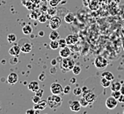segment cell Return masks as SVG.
<instances>
[{
  "instance_id": "obj_29",
  "label": "cell",
  "mask_w": 124,
  "mask_h": 114,
  "mask_svg": "<svg viewBox=\"0 0 124 114\" xmlns=\"http://www.w3.org/2000/svg\"><path fill=\"white\" fill-rule=\"evenodd\" d=\"M38 20L40 23H42V24L43 23H46L47 20H48V17H47V15L41 14L38 17Z\"/></svg>"
},
{
  "instance_id": "obj_37",
  "label": "cell",
  "mask_w": 124,
  "mask_h": 114,
  "mask_svg": "<svg viewBox=\"0 0 124 114\" xmlns=\"http://www.w3.org/2000/svg\"><path fill=\"white\" fill-rule=\"evenodd\" d=\"M118 70H124V59L122 60L120 66L118 67Z\"/></svg>"
},
{
  "instance_id": "obj_14",
  "label": "cell",
  "mask_w": 124,
  "mask_h": 114,
  "mask_svg": "<svg viewBox=\"0 0 124 114\" xmlns=\"http://www.w3.org/2000/svg\"><path fill=\"white\" fill-rule=\"evenodd\" d=\"M70 49L68 47H64V48H61L59 51V55L62 58H66V57H70Z\"/></svg>"
},
{
  "instance_id": "obj_45",
  "label": "cell",
  "mask_w": 124,
  "mask_h": 114,
  "mask_svg": "<svg viewBox=\"0 0 124 114\" xmlns=\"http://www.w3.org/2000/svg\"><path fill=\"white\" fill-rule=\"evenodd\" d=\"M120 91H121V93H122V95H124V83L122 85V88H121V90H120Z\"/></svg>"
},
{
  "instance_id": "obj_1",
  "label": "cell",
  "mask_w": 124,
  "mask_h": 114,
  "mask_svg": "<svg viewBox=\"0 0 124 114\" xmlns=\"http://www.w3.org/2000/svg\"><path fill=\"white\" fill-rule=\"evenodd\" d=\"M47 102H48V105L49 108L53 110H55L56 108L62 105V98L60 97V95H55V94H52L51 96H49L48 98H47Z\"/></svg>"
},
{
  "instance_id": "obj_25",
  "label": "cell",
  "mask_w": 124,
  "mask_h": 114,
  "mask_svg": "<svg viewBox=\"0 0 124 114\" xmlns=\"http://www.w3.org/2000/svg\"><path fill=\"white\" fill-rule=\"evenodd\" d=\"M17 40V36L14 33H10L7 36V41L9 43H14Z\"/></svg>"
},
{
  "instance_id": "obj_38",
  "label": "cell",
  "mask_w": 124,
  "mask_h": 114,
  "mask_svg": "<svg viewBox=\"0 0 124 114\" xmlns=\"http://www.w3.org/2000/svg\"><path fill=\"white\" fill-rule=\"evenodd\" d=\"M26 114H35L36 113V110H34L33 108V109H29L26 111Z\"/></svg>"
},
{
  "instance_id": "obj_19",
  "label": "cell",
  "mask_w": 124,
  "mask_h": 114,
  "mask_svg": "<svg viewBox=\"0 0 124 114\" xmlns=\"http://www.w3.org/2000/svg\"><path fill=\"white\" fill-rule=\"evenodd\" d=\"M32 32H33V28H32L31 26H29V25H26L22 27V33H24L25 35H29V34H31Z\"/></svg>"
},
{
  "instance_id": "obj_13",
  "label": "cell",
  "mask_w": 124,
  "mask_h": 114,
  "mask_svg": "<svg viewBox=\"0 0 124 114\" xmlns=\"http://www.w3.org/2000/svg\"><path fill=\"white\" fill-rule=\"evenodd\" d=\"M32 48H33V45H32L31 42H26V43H24V44H22L21 47H20L21 52L25 53V54H27V53L31 52Z\"/></svg>"
},
{
  "instance_id": "obj_16",
  "label": "cell",
  "mask_w": 124,
  "mask_h": 114,
  "mask_svg": "<svg viewBox=\"0 0 124 114\" xmlns=\"http://www.w3.org/2000/svg\"><path fill=\"white\" fill-rule=\"evenodd\" d=\"M110 88H111V91L120 90H121V88H122V83H120L119 81H114L113 83H111Z\"/></svg>"
},
{
  "instance_id": "obj_40",
  "label": "cell",
  "mask_w": 124,
  "mask_h": 114,
  "mask_svg": "<svg viewBox=\"0 0 124 114\" xmlns=\"http://www.w3.org/2000/svg\"><path fill=\"white\" fill-rule=\"evenodd\" d=\"M91 2V0H83V5L84 6H86V7H88L89 4Z\"/></svg>"
},
{
  "instance_id": "obj_11",
  "label": "cell",
  "mask_w": 124,
  "mask_h": 114,
  "mask_svg": "<svg viewBox=\"0 0 124 114\" xmlns=\"http://www.w3.org/2000/svg\"><path fill=\"white\" fill-rule=\"evenodd\" d=\"M47 105H48L47 100L41 99L39 103L34 104V105H33V109L36 110V111H42V110H44L46 107H47Z\"/></svg>"
},
{
  "instance_id": "obj_36",
  "label": "cell",
  "mask_w": 124,
  "mask_h": 114,
  "mask_svg": "<svg viewBox=\"0 0 124 114\" xmlns=\"http://www.w3.org/2000/svg\"><path fill=\"white\" fill-rule=\"evenodd\" d=\"M43 92H44L43 90H40V89H39L37 91H35V95L38 96V97H40V98H41V97L43 96Z\"/></svg>"
},
{
  "instance_id": "obj_18",
  "label": "cell",
  "mask_w": 124,
  "mask_h": 114,
  "mask_svg": "<svg viewBox=\"0 0 124 114\" xmlns=\"http://www.w3.org/2000/svg\"><path fill=\"white\" fill-rule=\"evenodd\" d=\"M102 77H105V78H107L108 80H109V81H114L115 80V76L112 74V72L110 71H105L102 73Z\"/></svg>"
},
{
  "instance_id": "obj_26",
  "label": "cell",
  "mask_w": 124,
  "mask_h": 114,
  "mask_svg": "<svg viewBox=\"0 0 124 114\" xmlns=\"http://www.w3.org/2000/svg\"><path fill=\"white\" fill-rule=\"evenodd\" d=\"M78 101H79V103H80V105H81L82 107H87L89 105H90L88 101H87V100H86L85 98H84V97H83V98H80V99H79Z\"/></svg>"
},
{
  "instance_id": "obj_22",
  "label": "cell",
  "mask_w": 124,
  "mask_h": 114,
  "mask_svg": "<svg viewBox=\"0 0 124 114\" xmlns=\"http://www.w3.org/2000/svg\"><path fill=\"white\" fill-rule=\"evenodd\" d=\"M111 83H112V82L108 80V79L105 78V77H102L101 80H100V84H101V86L104 87V88H108V87H110Z\"/></svg>"
},
{
  "instance_id": "obj_5",
  "label": "cell",
  "mask_w": 124,
  "mask_h": 114,
  "mask_svg": "<svg viewBox=\"0 0 124 114\" xmlns=\"http://www.w3.org/2000/svg\"><path fill=\"white\" fill-rule=\"evenodd\" d=\"M61 24H62V19H60L58 16H53L51 18L49 21V27L52 30H57L61 26Z\"/></svg>"
},
{
  "instance_id": "obj_43",
  "label": "cell",
  "mask_w": 124,
  "mask_h": 114,
  "mask_svg": "<svg viewBox=\"0 0 124 114\" xmlns=\"http://www.w3.org/2000/svg\"><path fill=\"white\" fill-rule=\"evenodd\" d=\"M31 2H33L34 5H39V4H41V0H30Z\"/></svg>"
},
{
  "instance_id": "obj_28",
  "label": "cell",
  "mask_w": 124,
  "mask_h": 114,
  "mask_svg": "<svg viewBox=\"0 0 124 114\" xmlns=\"http://www.w3.org/2000/svg\"><path fill=\"white\" fill-rule=\"evenodd\" d=\"M72 72H73L74 75H79V74L81 73V68L78 65H75L73 67V69H72Z\"/></svg>"
},
{
  "instance_id": "obj_6",
  "label": "cell",
  "mask_w": 124,
  "mask_h": 114,
  "mask_svg": "<svg viewBox=\"0 0 124 114\" xmlns=\"http://www.w3.org/2000/svg\"><path fill=\"white\" fill-rule=\"evenodd\" d=\"M50 91L52 94H55V95H62L63 93V88L60 83H53L50 85Z\"/></svg>"
},
{
  "instance_id": "obj_24",
  "label": "cell",
  "mask_w": 124,
  "mask_h": 114,
  "mask_svg": "<svg viewBox=\"0 0 124 114\" xmlns=\"http://www.w3.org/2000/svg\"><path fill=\"white\" fill-rule=\"evenodd\" d=\"M49 48L53 50H56L59 48V43L56 41H51L49 43Z\"/></svg>"
},
{
  "instance_id": "obj_34",
  "label": "cell",
  "mask_w": 124,
  "mask_h": 114,
  "mask_svg": "<svg viewBox=\"0 0 124 114\" xmlns=\"http://www.w3.org/2000/svg\"><path fill=\"white\" fill-rule=\"evenodd\" d=\"M70 85H66L63 88V94H66V95H68V94H70Z\"/></svg>"
},
{
  "instance_id": "obj_15",
  "label": "cell",
  "mask_w": 124,
  "mask_h": 114,
  "mask_svg": "<svg viewBox=\"0 0 124 114\" xmlns=\"http://www.w3.org/2000/svg\"><path fill=\"white\" fill-rule=\"evenodd\" d=\"M40 89V85H39V83L36 81H33L28 84V90L33 91V92H35Z\"/></svg>"
},
{
  "instance_id": "obj_31",
  "label": "cell",
  "mask_w": 124,
  "mask_h": 114,
  "mask_svg": "<svg viewBox=\"0 0 124 114\" xmlns=\"http://www.w3.org/2000/svg\"><path fill=\"white\" fill-rule=\"evenodd\" d=\"M122 95V93H121V91L120 90H115V91H112V97H114L115 98H116L117 100H118V98H120V96Z\"/></svg>"
},
{
  "instance_id": "obj_21",
  "label": "cell",
  "mask_w": 124,
  "mask_h": 114,
  "mask_svg": "<svg viewBox=\"0 0 124 114\" xmlns=\"http://www.w3.org/2000/svg\"><path fill=\"white\" fill-rule=\"evenodd\" d=\"M58 38H59V33L56 30H52L51 33H49L50 41H56Z\"/></svg>"
},
{
  "instance_id": "obj_42",
  "label": "cell",
  "mask_w": 124,
  "mask_h": 114,
  "mask_svg": "<svg viewBox=\"0 0 124 114\" xmlns=\"http://www.w3.org/2000/svg\"><path fill=\"white\" fill-rule=\"evenodd\" d=\"M118 102L120 103H124V95H121L120 96V98H118Z\"/></svg>"
},
{
  "instance_id": "obj_41",
  "label": "cell",
  "mask_w": 124,
  "mask_h": 114,
  "mask_svg": "<svg viewBox=\"0 0 124 114\" xmlns=\"http://www.w3.org/2000/svg\"><path fill=\"white\" fill-rule=\"evenodd\" d=\"M39 80H40V81H44V80H45V74L41 73V75L39 76Z\"/></svg>"
},
{
  "instance_id": "obj_39",
  "label": "cell",
  "mask_w": 124,
  "mask_h": 114,
  "mask_svg": "<svg viewBox=\"0 0 124 114\" xmlns=\"http://www.w3.org/2000/svg\"><path fill=\"white\" fill-rule=\"evenodd\" d=\"M29 16H30V18H31V19H38V17L36 16V13L34 12H32V13H30V15H29Z\"/></svg>"
},
{
  "instance_id": "obj_46",
  "label": "cell",
  "mask_w": 124,
  "mask_h": 114,
  "mask_svg": "<svg viewBox=\"0 0 124 114\" xmlns=\"http://www.w3.org/2000/svg\"><path fill=\"white\" fill-rule=\"evenodd\" d=\"M39 35H40V36H43V35H44V32H43V31L39 32Z\"/></svg>"
},
{
  "instance_id": "obj_10",
  "label": "cell",
  "mask_w": 124,
  "mask_h": 114,
  "mask_svg": "<svg viewBox=\"0 0 124 114\" xmlns=\"http://www.w3.org/2000/svg\"><path fill=\"white\" fill-rule=\"evenodd\" d=\"M18 81H19V76H18V75L15 72L10 73L9 76H7V83L12 84V85L15 84Z\"/></svg>"
},
{
  "instance_id": "obj_30",
  "label": "cell",
  "mask_w": 124,
  "mask_h": 114,
  "mask_svg": "<svg viewBox=\"0 0 124 114\" xmlns=\"http://www.w3.org/2000/svg\"><path fill=\"white\" fill-rule=\"evenodd\" d=\"M58 43H59V48H64L67 46V42L65 39H60L58 41Z\"/></svg>"
},
{
  "instance_id": "obj_27",
  "label": "cell",
  "mask_w": 124,
  "mask_h": 114,
  "mask_svg": "<svg viewBox=\"0 0 124 114\" xmlns=\"http://www.w3.org/2000/svg\"><path fill=\"white\" fill-rule=\"evenodd\" d=\"M73 94L75 96H80L81 94H83V89L80 88V87H76L73 90Z\"/></svg>"
},
{
  "instance_id": "obj_17",
  "label": "cell",
  "mask_w": 124,
  "mask_h": 114,
  "mask_svg": "<svg viewBox=\"0 0 124 114\" xmlns=\"http://www.w3.org/2000/svg\"><path fill=\"white\" fill-rule=\"evenodd\" d=\"M75 20V15L72 12H68L64 16V21L68 24H70Z\"/></svg>"
},
{
  "instance_id": "obj_47",
  "label": "cell",
  "mask_w": 124,
  "mask_h": 114,
  "mask_svg": "<svg viewBox=\"0 0 124 114\" xmlns=\"http://www.w3.org/2000/svg\"><path fill=\"white\" fill-rule=\"evenodd\" d=\"M75 82H76V80H75V78H72V79H71V83H74Z\"/></svg>"
},
{
  "instance_id": "obj_32",
  "label": "cell",
  "mask_w": 124,
  "mask_h": 114,
  "mask_svg": "<svg viewBox=\"0 0 124 114\" xmlns=\"http://www.w3.org/2000/svg\"><path fill=\"white\" fill-rule=\"evenodd\" d=\"M26 6V8L28 10H33V6H35V5L33 4V2H31V1H26V3L25 4Z\"/></svg>"
},
{
  "instance_id": "obj_12",
  "label": "cell",
  "mask_w": 124,
  "mask_h": 114,
  "mask_svg": "<svg viewBox=\"0 0 124 114\" xmlns=\"http://www.w3.org/2000/svg\"><path fill=\"white\" fill-rule=\"evenodd\" d=\"M67 42V45H75L77 43V41H78V36L74 35V34H70L65 38Z\"/></svg>"
},
{
  "instance_id": "obj_8",
  "label": "cell",
  "mask_w": 124,
  "mask_h": 114,
  "mask_svg": "<svg viewBox=\"0 0 124 114\" xmlns=\"http://www.w3.org/2000/svg\"><path fill=\"white\" fill-rule=\"evenodd\" d=\"M69 105H70V109L71 110L72 112H79L82 107L81 105H80V103H79V101H77V100L70 101Z\"/></svg>"
},
{
  "instance_id": "obj_4",
  "label": "cell",
  "mask_w": 124,
  "mask_h": 114,
  "mask_svg": "<svg viewBox=\"0 0 124 114\" xmlns=\"http://www.w3.org/2000/svg\"><path fill=\"white\" fill-rule=\"evenodd\" d=\"M83 97L88 101L89 104H92V103L94 102V101L96 100V98H97L96 95L93 92V91L89 90L88 89L85 88V87L83 88Z\"/></svg>"
},
{
  "instance_id": "obj_35",
  "label": "cell",
  "mask_w": 124,
  "mask_h": 114,
  "mask_svg": "<svg viewBox=\"0 0 124 114\" xmlns=\"http://www.w3.org/2000/svg\"><path fill=\"white\" fill-rule=\"evenodd\" d=\"M58 3H59V0H50V6H56Z\"/></svg>"
},
{
  "instance_id": "obj_44",
  "label": "cell",
  "mask_w": 124,
  "mask_h": 114,
  "mask_svg": "<svg viewBox=\"0 0 124 114\" xmlns=\"http://www.w3.org/2000/svg\"><path fill=\"white\" fill-rule=\"evenodd\" d=\"M56 63H57V61H56V60H55V59L52 60V62H51V64H52L53 67H55V65H56Z\"/></svg>"
},
{
  "instance_id": "obj_7",
  "label": "cell",
  "mask_w": 124,
  "mask_h": 114,
  "mask_svg": "<svg viewBox=\"0 0 124 114\" xmlns=\"http://www.w3.org/2000/svg\"><path fill=\"white\" fill-rule=\"evenodd\" d=\"M117 105H118V100L114 98V97H112V96L108 98L106 100V106L108 107V109L109 110L115 109V107L117 106Z\"/></svg>"
},
{
  "instance_id": "obj_23",
  "label": "cell",
  "mask_w": 124,
  "mask_h": 114,
  "mask_svg": "<svg viewBox=\"0 0 124 114\" xmlns=\"http://www.w3.org/2000/svg\"><path fill=\"white\" fill-rule=\"evenodd\" d=\"M47 12L50 16H55L56 13H57V8H56V6H51V7H49L47 10Z\"/></svg>"
},
{
  "instance_id": "obj_33",
  "label": "cell",
  "mask_w": 124,
  "mask_h": 114,
  "mask_svg": "<svg viewBox=\"0 0 124 114\" xmlns=\"http://www.w3.org/2000/svg\"><path fill=\"white\" fill-rule=\"evenodd\" d=\"M41 100V98H40V97H38V96H33V98H32V101H33V104H37V103H39L40 101Z\"/></svg>"
},
{
  "instance_id": "obj_3",
  "label": "cell",
  "mask_w": 124,
  "mask_h": 114,
  "mask_svg": "<svg viewBox=\"0 0 124 114\" xmlns=\"http://www.w3.org/2000/svg\"><path fill=\"white\" fill-rule=\"evenodd\" d=\"M108 64V60L102 56L96 57L95 60H94V66L99 69H104L105 68H107Z\"/></svg>"
},
{
  "instance_id": "obj_2",
  "label": "cell",
  "mask_w": 124,
  "mask_h": 114,
  "mask_svg": "<svg viewBox=\"0 0 124 114\" xmlns=\"http://www.w3.org/2000/svg\"><path fill=\"white\" fill-rule=\"evenodd\" d=\"M75 66V62L74 60L70 58V57H66V58H62V62H61V69L63 73H66L69 70H72L73 67Z\"/></svg>"
},
{
  "instance_id": "obj_20",
  "label": "cell",
  "mask_w": 124,
  "mask_h": 114,
  "mask_svg": "<svg viewBox=\"0 0 124 114\" xmlns=\"http://www.w3.org/2000/svg\"><path fill=\"white\" fill-rule=\"evenodd\" d=\"M88 7L92 11H96L99 8V1L98 0H91V2L89 4Z\"/></svg>"
},
{
  "instance_id": "obj_9",
  "label": "cell",
  "mask_w": 124,
  "mask_h": 114,
  "mask_svg": "<svg viewBox=\"0 0 124 114\" xmlns=\"http://www.w3.org/2000/svg\"><path fill=\"white\" fill-rule=\"evenodd\" d=\"M20 52H21L20 47H19V45H17V44H14V45L9 49V54L12 55V56H14V57L18 56V55L20 54Z\"/></svg>"
}]
</instances>
